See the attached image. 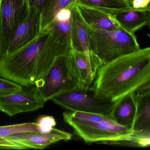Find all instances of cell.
Segmentation results:
<instances>
[{
    "instance_id": "obj_1",
    "label": "cell",
    "mask_w": 150,
    "mask_h": 150,
    "mask_svg": "<svg viewBox=\"0 0 150 150\" xmlns=\"http://www.w3.org/2000/svg\"><path fill=\"white\" fill-rule=\"evenodd\" d=\"M89 89L111 102L150 91V46L103 64Z\"/></svg>"
},
{
    "instance_id": "obj_3",
    "label": "cell",
    "mask_w": 150,
    "mask_h": 150,
    "mask_svg": "<svg viewBox=\"0 0 150 150\" xmlns=\"http://www.w3.org/2000/svg\"><path fill=\"white\" fill-rule=\"evenodd\" d=\"M64 121L86 143L130 141L131 129L121 126L108 114L65 111Z\"/></svg>"
},
{
    "instance_id": "obj_20",
    "label": "cell",
    "mask_w": 150,
    "mask_h": 150,
    "mask_svg": "<svg viewBox=\"0 0 150 150\" xmlns=\"http://www.w3.org/2000/svg\"><path fill=\"white\" fill-rule=\"evenodd\" d=\"M22 85L15 81L1 77L0 97L10 95L23 90Z\"/></svg>"
},
{
    "instance_id": "obj_4",
    "label": "cell",
    "mask_w": 150,
    "mask_h": 150,
    "mask_svg": "<svg viewBox=\"0 0 150 150\" xmlns=\"http://www.w3.org/2000/svg\"><path fill=\"white\" fill-rule=\"evenodd\" d=\"M88 31L91 49L103 64L140 49L135 35L121 27L106 30L88 25Z\"/></svg>"
},
{
    "instance_id": "obj_22",
    "label": "cell",
    "mask_w": 150,
    "mask_h": 150,
    "mask_svg": "<svg viewBox=\"0 0 150 150\" xmlns=\"http://www.w3.org/2000/svg\"><path fill=\"white\" fill-rule=\"evenodd\" d=\"M150 129L143 131L133 132L131 137L130 141L139 143L144 140H150Z\"/></svg>"
},
{
    "instance_id": "obj_14",
    "label": "cell",
    "mask_w": 150,
    "mask_h": 150,
    "mask_svg": "<svg viewBox=\"0 0 150 150\" xmlns=\"http://www.w3.org/2000/svg\"><path fill=\"white\" fill-rule=\"evenodd\" d=\"M87 15L88 25L94 28L113 30L120 27L113 14L89 7Z\"/></svg>"
},
{
    "instance_id": "obj_16",
    "label": "cell",
    "mask_w": 150,
    "mask_h": 150,
    "mask_svg": "<svg viewBox=\"0 0 150 150\" xmlns=\"http://www.w3.org/2000/svg\"><path fill=\"white\" fill-rule=\"evenodd\" d=\"M71 0H46L41 18V29H45L55 22V18L59 12L66 8Z\"/></svg>"
},
{
    "instance_id": "obj_25",
    "label": "cell",
    "mask_w": 150,
    "mask_h": 150,
    "mask_svg": "<svg viewBox=\"0 0 150 150\" xmlns=\"http://www.w3.org/2000/svg\"><path fill=\"white\" fill-rule=\"evenodd\" d=\"M57 23L61 32L67 35L70 34L71 29V21L65 22H57Z\"/></svg>"
},
{
    "instance_id": "obj_26",
    "label": "cell",
    "mask_w": 150,
    "mask_h": 150,
    "mask_svg": "<svg viewBox=\"0 0 150 150\" xmlns=\"http://www.w3.org/2000/svg\"><path fill=\"white\" fill-rule=\"evenodd\" d=\"M46 0H29L30 6L41 11L43 9Z\"/></svg>"
},
{
    "instance_id": "obj_27",
    "label": "cell",
    "mask_w": 150,
    "mask_h": 150,
    "mask_svg": "<svg viewBox=\"0 0 150 150\" xmlns=\"http://www.w3.org/2000/svg\"><path fill=\"white\" fill-rule=\"evenodd\" d=\"M125 1H128V2H129V3L131 5L132 0H125Z\"/></svg>"
},
{
    "instance_id": "obj_21",
    "label": "cell",
    "mask_w": 150,
    "mask_h": 150,
    "mask_svg": "<svg viewBox=\"0 0 150 150\" xmlns=\"http://www.w3.org/2000/svg\"><path fill=\"white\" fill-rule=\"evenodd\" d=\"M40 127V132L42 133H48L54 128L56 122L52 117L43 116L38 120Z\"/></svg>"
},
{
    "instance_id": "obj_24",
    "label": "cell",
    "mask_w": 150,
    "mask_h": 150,
    "mask_svg": "<svg viewBox=\"0 0 150 150\" xmlns=\"http://www.w3.org/2000/svg\"><path fill=\"white\" fill-rule=\"evenodd\" d=\"M71 12L67 8L62 9L59 12L55 18L56 22H65L71 21Z\"/></svg>"
},
{
    "instance_id": "obj_17",
    "label": "cell",
    "mask_w": 150,
    "mask_h": 150,
    "mask_svg": "<svg viewBox=\"0 0 150 150\" xmlns=\"http://www.w3.org/2000/svg\"><path fill=\"white\" fill-rule=\"evenodd\" d=\"M18 0H2L1 15L5 34L12 33L16 21L18 9Z\"/></svg>"
},
{
    "instance_id": "obj_28",
    "label": "cell",
    "mask_w": 150,
    "mask_h": 150,
    "mask_svg": "<svg viewBox=\"0 0 150 150\" xmlns=\"http://www.w3.org/2000/svg\"><path fill=\"white\" fill-rule=\"evenodd\" d=\"M148 10H149V11H150V6H149V8H148Z\"/></svg>"
},
{
    "instance_id": "obj_19",
    "label": "cell",
    "mask_w": 150,
    "mask_h": 150,
    "mask_svg": "<svg viewBox=\"0 0 150 150\" xmlns=\"http://www.w3.org/2000/svg\"><path fill=\"white\" fill-rule=\"evenodd\" d=\"M75 23L78 39L80 44V50L87 56L94 55L95 54L91 49L88 31L78 17L76 18Z\"/></svg>"
},
{
    "instance_id": "obj_6",
    "label": "cell",
    "mask_w": 150,
    "mask_h": 150,
    "mask_svg": "<svg viewBox=\"0 0 150 150\" xmlns=\"http://www.w3.org/2000/svg\"><path fill=\"white\" fill-rule=\"evenodd\" d=\"M72 135L58 129L53 128L48 133L30 132L13 134L0 138L1 150L43 149L54 143L69 141Z\"/></svg>"
},
{
    "instance_id": "obj_2",
    "label": "cell",
    "mask_w": 150,
    "mask_h": 150,
    "mask_svg": "<svg viewBox=\"0 0 150 150\" xmlns=\"http://www.w3.org/2000/svg\"><path fill=\"white\" fill-rule=\"evenodd\" d=\"M46 42L42 38L1 57L0 76L24 86H37L57 58L68 52L66 47L48 45Z\"/></svg>"
},
{
    "instance_id": "obj_11",
    "label": "cell",
    "mask_w": 150,
    "mask_h": 150,
    "mask_svg": "<svg viewBox=\"0 0 150 150\" xmlns=\"http://www.w3.org/2000/svg\"><path fill=\"white\" fill-rule=\"evenodd\" d=\"M37 25V19L34 16L21 23L16 30L10 43L1 52V57L8 55L26 45L35 32Z\"/></svg>"
},
{
    "instance_id": "obj_5",
    "label": "cell",
    "mask_w": 150,
    "mask_h": 150,
    "mask_svg": "<svg viewBox=\"0 0 150 150\" xmlns=\"http://www.w3.org/2000/svg\"><path fill=\"white\" fill-rule=\"evenodd\" d=\"M36 86L46 101L79 88L70 52L58 56L44 78Z\"/></svg>"
},
{
    "instance_id": "obj_12",
    "label": "cell",
    "mask_w": 150,
    "mask_h": 150,
    "mask_svg": "<svg viewBox=\"0 0 150 150\" xmlns=\"http://www.w3.org/2000/svg\"><path fill=\"white\" fill-rule=\"evenodd\" d=\"M149 10H133L113 14L120 27L132 34L147 26Z\"/></svg>"
},
{
    "instance_id": "obj_15",
    "label": "cell",
    "mask_w": 150,
    "mask_h": 150,
    "mask_svg": "<svg viewBox=\"0 0 150 150\" xmlns=\"http://www.w3.org/2000/svg\"><path fill=\"white\" fill-rule=\"evenodd\" d=\"M90 7L111 14L133 10L132 5L125 0H86Z\"/></svg>"
},
{
    "instance_id": "obj_23",
    "label": "cell",
    "mask_w": 150,
    "mask_h": 150,
    "mask_svg": "<svg viewBox=\"0 0 150 150\" xmlns=\"http://www.w3.org/2000/svg\"><path fill=\"white\" fill-rule=\"evenodd\" d=\"M131 5L135 10H148L150 0H132Z\"/></svg>"
},
{
    "instance_id": "obj_7",
    "label": "cell",
    "mask_w": 150,
    "mask_h": 150,
    "mask_svg": "<svg viewBox=\"0 0 150 150\" xmlns=\"http://www.w3.org/2000/svg\"><path fill=\"white\" fill-rule=\"evenodd\" d=\"M53 102L70 111L109 115L114 103L96 97L89 89H76L52 100Z\"/></svg>"
},
{
    "instance_id": "obj_18",
    "label": "cell",
    "mask_w": 150,
    "mask_h": 150,
    "mask_svg": "<svg viewBox=\"0 0 150 150\" xmlns=\"http://www.w3.org/2000/svg\"><path fill=\"white\" fill-rule=\"evenodd\" d=\"M30 132H40V127L37 122L1 126L0 128V138L6 137L13 134Z\"/></svg>"
},
{
    "instance_id": "obj_13",
    "label": "cell",
    "mask_w": 150,
    "mask_h": 150,
    "mask_svg": "<svg viewBox=\"0 0 150 150\" xmlns=\"http://www.w3.org/2000/svg\"><path fill=\"white\" fill-rule=\"evenodd\" d=\"M136 113L132 132L143 131L150 129V91L134 95Z\"/></svg>"
},
{
    "instance_id": "obj_10",
    "label": "cell",
    "mask_w": 150,
    "mask_h": 150,
    "mask_svg": "<svg viewBox=\"0 0 150 150\" xmlns=\"http://www.w3.org/2000/svg\"><path fill=\"white\" fill-rule=\"evenodd\" d=\"M136 109L134 95L130 94L114 103L109 115L117 123L131 129L135 119Z\"/></svg>"
},
{
    "instance_id": "obj_9",
    "label": "cell",
    "mask_w": 150,
    "mask_h": 150,
    "mask_svg": "<svg viewBox=\"0 0 150 150\" xmlns=\"http://www.w3.org/2000/svg\"><path fill=\"white\" fill-rule=\"evenodd\" d=\"M70 53L79 85L78 89L88 91L93 85L97 72L103 64L95 54L88 57L82 51L76 49L71 50Z\"/></svg>"
},
{
    "instance_id": "obj_8",
    "label": "cell",
    "mask_w": 150,
    "mask_h": 150,
    "mask_svg": "<svg viewBox=\"0 0 150 150\" xmlns=\"http://www.w3.org/2000/svg\"><path fill=\"white\" fill-rule=\"evenodd\" d=\"M39 88L34 86L27 90L0 97V110L9 116L35 111L46 102Z\"/></svg>"
}]
</instances>
